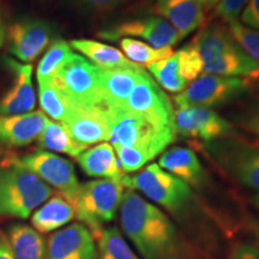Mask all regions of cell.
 <instances>
[{
  "label": "cell",
  "instance_id": "obj_1",
  "mask_svg": "<svg viewBox=\"0 0 259 259\" xmlns=\"http://www.w3.org/2000/svg\"><path fill=\"white\" fill-rule=\"evenodd\" d=\"M121 231L143 259H203L160 208L128 190L120 204Z\"/></svg>",
  "mask_w": 259,
  "mask_h": 259
},
{
  "label": "cell",
  "instance_id": "obj_2",
  "mask_svg": "<svg viewBox=\"0 0 259 259\" xmlns=\"http://www.w3.org/2000/svg\"><path fill=\"white\" fill-rule=\"evenodd\" d=\"M121 183L124 187L143 193L181 225L191 227L193 233L194 226L204 219L191 187L156 163L142 168L135 176H125Z\"/></svg>",
  "mask_w": 259,
  "mask_h": 259
},
{
  "label": "cell",
  "instance_id": "obj_3",
  "mask_svg": "<svg viewBox=\"0 0 259 259\" xmlns=\"http://www.w3.org/2000/svg\"><path fill=\"white\" fill-rule=\"evenodd\" d=\"M191 44L203 61V72L223 77H248L257 80L258 66L229 34L227 25L203 27Z\"/></svg>",
  "mask_w": 259,
  "mask_h": 259
},
{
  "label": "cell",
  "instance_id": "obj_4",
  "mask_svg": "<svg viewBox=\"0 0 259 259\" xmlns=\"http://www.w3.org/2000/svg\"><path fill=\"white\" fill-rule=\"evenodd\" d=\"M53 189L10 157L0 163V216L28 219Z\"/></svg>",
  "mask_w": 259,
  "mask_h": 259
},
{
  "label": "cell",
  "instance_id": "obj_5",
  "mask_svg": "<svg viewBox=\"0 0 259 259\" xmlns=\"http://www.w3.org/2000/svg\"><path fill=\"white\" fill-rule=\"evenodd\" d=\"M124 185L119 181L99 179L80 185L74 200L77 220L99 239L105 226L115 219L124 197Z\"/></svg>",
  "mask_w": 259,
  "mask_h": 259
},
{
  "label": "cell",
  "instance_id": "obj_6",
  "mask_svg": "<svg viewBox=\"0 0 259 259\" xmlns=\"http://www.w3.org/2000/svg\"><path fill=\"white\" fill-rule=\"evenodd\" d=\"M112 147L135 148L150 156L151 160L166 150L176 139V131L158 128L137 115L127 112L111 113Z\"/></svg>",
  "mask_w": 259,
  "mask_h": 259
},
{
  "label": "cell",
  "instance_id": "obj_7",
  "mask_svg": "<svg viewBox=\"0 0 259 259\" xmlns=\"http://www.w3.org/2000/svg\"><path fill=\"white\" fill-rule=\"evenodd\" d=\"M205 149L233 179L259 191V141L248 142L232 136L206 143Z\"/></svg>",
  "mask_w": 259,
  "mask_h": 259
},
{
  "label": "cell",
  "instance_id": "obj_8",
  "mask_svg": "<svg viewBox=\"0 0 259 259\" xmlns=\"http://www.w3.org/2000/svg\"><path fill=\"white\" fill-rule=\"evenodd\" d=\"M52 80L73 107L103 106L100 69L83 56L71 54Z\"/></svg>",
  "mask_w": 259,
  "mask_h": 259
},
{
  "label": "cell",
  "instance_id": "obj_9",
  "mask_svg": "<svg viewBox=\"0 0 259 259\" xmlns=\"http://www.w3.org/2000/svg\"><path fill=\"white\" fill-rule=\"evenodd\" d=\"M35 106L32 65L10 57L0 58V115L29 113Z\"/></svg>",
  "mask_w": 259,
  "mask_h": 259
},
{
  "label": "cell",
  "instance_id": "obj_10",
  "mask_svg": "<svg viewBox=\"0 0 259 259\" xmlns=\"http://www.w3.org/2000/svg\"><path fill=\"white\" fill-rule=\"evenodd\" d=\"M250 89V80L239 77L218 74H200L192 84L174 97L178 107L199 106L211 108L222 106L245 95Z\"/></svg>",
  "mask_w": 259,
  "mask_h": 259
},
{
  "label": "cell",
  "instance_id": "obj_11",
  "mask_svg": "<svg viewBox=\"0 0 259 259\" xmlns=\"http://www.w3.org/2000/svg\"><path fill=\"white\" fill-rule=\"evenodd\" d=\"M12 160L34 173L52 189L59 191V194L69 202L74 203L79 192L80 184L73 164L69 160L46 150L32 151L12 157Z\"/></svg>",
  "mask_w": 259,
  "mask_h": 259
},
{
  "label": "cell",
  "instance_id": "obj_12",
  "mask_svg": "<svg viewBox=\"0 0 259 259\" xmlns=\"http://www.w3.org/2000/svg\"><path fill=\"white\" fill-rule=\"evenodd\" d=\"M124 112L137 115L158 128L176 131L174 111L169 100L145 71L141 73L130 94Z\"/></svg>",
  "mask_w": 259,
  "mask_h": 259
},
{
  "label": "cell",
  "instance_id": "obj_13",
  "mask_svg": "<svg viewBox=\"0 0 259 259\" xmlns=\"http://www.w3.org/2000/svg\"><path fill=\"white\" fill-rule=\"evenodd\" d=\"M176 134L211 143L236 135L235 127L212 109L199 106L178 107L174 112Z\"/></svg>",
  "mask_w": 259,
  "mask_h": 259
},
{
  "label": "cell",
  "instance_id": "obj_14",
  "mask_svg": "<svg viewBox=\"0 0 259 259\" xmlns=\"http://www.w3.org/2000/svg\"><path fill=\"white\" fill-rule=\"evenodd\" d=\"M53 27L40 18L24 17L9 24V52L23 64H32L47 50L53 38Z\"/></svg>",
  "mask_w": 259,
  "mask_h": 259
},
{
  "label": "cell",
  "instance_id": "obj_15",
  "mask_svg": "<svg viewBox=\"0 0 259 259\" xmlns=\"http://www.w3.org/2000/svg\"><path fill=\"white\" fill-rule=\"evenodd\" d=\"M99 36L109 41L120 40L122 37H139L156 48L171 47L181 41L178 31L166 19L158 16L130 19L99 32Z\"/></svg>",
  "mask_w": 259,
  "mask_h": 259
},
{
  "label": "cell",
  "instance_id": "obj_16",
  "mask_svg": "<svg viewBox=\"0 0 259 259\" xmlns=\"http://www.w3.org/2000/svg\"><path fill=\"white\" fill-rule=\"evenodd\" d=\"M61 124L74 143L84 148L109 141L111 136V114L103 106L74 107Z\"/></svg>",
  "mask_w": 259,
  "mask_h": 259
},
{
  "label": "cell",
  "instance_id": "obj_17",
  "mask_svg": "<svg viewBox=\"0 0 259 259\" xmlns=\"http://www.w3.org/2000/svg\"><path fill=\"white\" fill-rule=\"evenodd\" d=\"M46 259H97V246L92 232L82 223L54 232L47 241Z\"/></svg>",
  "mask_w": 259,
  "mask_h": 259
},
{
  "label": "cell",
  "instance_id": "obj_18",
  "mask_svg": "<svg viewBox=\"0 0 259 259\" xmlns=\"http://www.w3.org/2000/svg\"><path fill=\"white\" fill-rule=\"evenodd\" d=\"M47 121L42 111L0 115V145L8 149L27 147L37 141Z\"/></svg>",
  "mask_w": 259,
  "mask_h": 259
},
{
  "label": "cell",
  "instance_id": "obj_19",
  "mask_svg": "<svg viewBox=\"0 0 259 259\" xmlns=\"http://www.w3.org/2000/svg\"><path fill=\"white\" fill-rule=\"evenodd\" d=\"M143 71L138 65L119 69H100L102 105L108 112L120 113L125 111L130 94Z\"/></svg>",
  "mask_w": 259,
  "mask_h": 259
},
{
  "label": "cell",
  "instance_id": "obj_20",
  "mask_svg": "<svg viewBox=\"0 0 259 259\" xmlns=\"http://www.w3.org/2000/svg\"><path fill=\"white\" fill-rule=\"evenodd\" d=\"M154 11L176 29L181 40L202 27L205 21L202 0H156Z\"/></svg>",
  "mask_w": 259,
  "mask_h": 259
},
{
  "label": "cell",
  "instance_id": "obj_21",
  "mask_svg": "<svg viewBox=\"0 0 259 259\" xmlns=\"http://www.w3.org/2000/svg\"><path fill=\"white\" fill-rule=\"evenodd\" d=\"M158 166L193 189H203L209 183L199 158L191 149L176 147L164 151L158 160Z\"/></svg>",
  "mask_w": 259,
  "mask_h": 259
},
{
  "label": "cell",
  "instance_id": "obj_22",
  "mask_svg": "<svg viewBox=\"0 0 259 259\" xmlns=\"http://www.w3.org/2000/svg\"><path fill=\"white\" fill-rule=\"evenodd\" d=\"M77 161L82 170L89 177L119 183H121L125 177L112 144L101 143L87 149L77 157Z\"/></svg>",
  "mask_w": 259,
  "mask_h": 259
},
{
  "label": "cell",
  "instance_id": "obj_23",
  "mask_svg": "<svg viewBox=\"0 0 259 259\" xmlns=\"http://www.w3.org/2000/svg\"><path fill=\"white\" fill-rule=\"evenodd\" d=\"M76 218L73 204L61 194L46 200L31 215V225L41 234L57 232Z\"/></svg>",
  "mask_w": 259,
  "mask_h": 259
},
{
  "label": "cell",
  "instance_id": "obj_24",
  "mask_svg": "<svg viewBox=\"0 0 259 259\" xmlns=\"http://www.w3.org/2000/svg\"><path fill=\"white\" fill-rule=\"evenodd\" d=\"M5 235L15 259H46L47 240L32 226L15 223Z\"/></svg>",
  "mask_w": 259,
  "mask_h": 259
},
{
  "label": "cell",
  "instance_id": "obj_25",
  "mask_svg": "<svg viewBox=\"0 0 259 259\" xmlns=\"http://www.w3.org/2000/svg\"><path fill=\"white\" fill-rule=\"evenodd\" d=\"M70 46L83 54L85 59H89L90 63L99 69H119V67H130L136 65L130 61L118 48L95 40H88V38L72 40L70 42Z\"/></svg>",
  "mask_w": 259,
  "mask_h": 259
},
{
  "label": "cell",
  "instance_id": "obj_26",
  "mask_svg": "<svg viewBox=\"0 0 259 259\" xmlns=\"http://www.w3.org/2000/svg\"><path fill=\"white\" fill-rule=\"evenodd\" d=\"M37 145L45 150L56 151L74 158L87 150V148L74 143L63 124L52 120L47 121L44 131L37 138Z\"/></svg>",
  "mask_w": 259,
  "mask_h": 259
},
{
  "label": "cell",
  "instance_id": "obj_27",
  "mask_svg": "<svg viewBox=\"0 0 259 259\" xmlns=\"http://www.w3.org/2000/svg\"><path fill=\"white\" fill-rule=\"evenodd\" d=\"M38 101L42 112L54 120L64 122L71 114L74 107L63 95L52 79L37 80Z\"/></svg>",
  "mask_w": 259,
  "mask_h": 259
},
{
  "label": "cell",
  "instance_id": "obj_28",
  "mask_svg": "<svg viewBox=\"0 0 259 259\" xmlns=\"http://www.w3.org/2000/svg\"><path fill=\"white\" fill-rule=\"evenodd\" d=\"M97 259H141L126 242L118 227H108L97 239Z\"/></svg>",
  "mask_w": 259,
  "mask_h": 259
},
{
  "label": "cell",
  "instance_id": "obj_29",
  "mask_svg": "<svg viewBox=\"0 0 259 259\" xmlns=\"http://www.w3.org/2000/svg\"><path fill=\"white\" fill-rule=\"evenodd\" d=\"M120 47L124 56L138 66L139 65L149 66V65L166 59V58L174 54L171 47L156 48L147 44V42L131 37L120 38Z\"/></svg>",
  "mask_w": 259,
  "mask_h": 259
},
{
  "label": "cell",
  "instance_id": "obj_30",
  "mask_svg": "<svg viewBox=\"0 0 259 259\" xmlns=\"http://www.w3.org/2000/svg\"><path fill=\"white\" fill-rule=\"evenodd\" d=\"M148 70L150 71V73H153L162 88L167 90L168 93H181L189 84L180 74L179 59H178L177 53L166 59L149 65Z\"/></svg>",
  "mask_w": 259,
  "mask_h": 259
},
{
  "label": "cell",
  "instance_id": "obj_31",
  "mask_svg": "<svg viewBox=\"0 0 259 259\" xmlns=\"http://www.w3.org/2000/svg\"><path fill=\"white\" fill-rule=\"evenodd\" d=\"M73 52L71 51V46L69 42L56 38L52 41V44L48 46L46 53L38 61L36 77L37 80L52 79L57 71L60 69V66L66 61Z\"/></svg>",
  "mask_w": 259,
  "mask_h": 259
},
{
  "label": "cell",
  "instance_id": "obj_32",
  "mask_svg": "<svg viewBox=\"0 0 259 259\" xmlns=\"http://www.w3.org/2000/svg\"><path fill=\"white\" fill-rule=\"evenodd\" d=\"M227 28H228L232 37L236 41V44L245 51V53L258 66L257 80H259V30L246 27L238 19L228 22Z\"/></svg>",
  "mask_w": 259,
  "mask_h": 259
},
{
  "label": "cell",
  "instance_id": "obj_33",
  "mask_svg": "<svg viewBox=\"0 0 259 259\" xmlns=\"http://www.w3.org/2000/svg\"><path fill=\"white\" fill-rule=\"evenodd\" d=\"M178 59H179V71L181 77L187 83L193 82L203 72V61L200 59L198 52L192 44L183 47L179 52H177Z\"/></svg>",
  "mask_w": 259,
  "mask_h": 259
},
{
  "label": "cell",
  "instance_id": "obj_34",
  "mask_svg": "<svg viewBox=\"0 0 259 259\" xmlns=\"http://www.w3.org/2000/svg\"><path fill=\"white\" fill-rule=\"evenodd\" d=\"M113 148H114V151L118 155L119 163H120L124 173H135V171L141 170L148 162L153 161L150 156H148L147 154L138 150V149L126 147Z\"/></svg>",
  "mask_w": 259,
  "mask_h": 259
},
{
  "label": "cell",
  "instance_id": "obj_35",
  "mask_svg": "<svg viewBox=\"0 0 259 259\" xmlns=\"http://www.w3.org/2000/svg\"><path fill=\"white\" fill-rule=\"evenodd\" d=\"M65 2L73 8L89 14H107L127 4L131 0H65Z\"/></svg>",
  "mask_w": 259,
  "mask_h": 259
},
{
  "label": "cell",
  "instance_id": "obj_36",
  "mask_svg": "<svg viewBox=\"0 0 259 259\" xmlns=\"http://www.w3.org/2000/svg\"><path fill=\"white\" fill-rule=\"evenodd\" d=\"M239 127L259 138V101L252 102L235 115Z\"/></svg>",
  "mask_w": 259,
  "mask_h": 259
},
{
  "label": "cell",
  "instance_id": "obj_37",
  "mask_svg": "<svg viewBox=\"0 0 259 259\" xmlns=\"http://www.w3.org/2000/svg\"><path fill=\"white\" fill-rule=\"evenodd\" d=\"M247 0H220L215 8V16L223 22L236 21L244 10Z\"/></svg>",
  "mask_w": 259,
  "mask_h": 259
},
{
  "label": "cell",
  "instance_id": "obj_38",
  "mask_svg": "<svg viewBox=\"0 0 259 259\" xmlns=\"http://www.w3.org/2000/svg\"><path fill=\"white\" fill-rule=\"evenodd\" d=\"M241 23L259 30V0H247L241 15Z\"/></svg>",
  "mask_w": 259,
  "mask_h": 259
},
{
  "label": "cell",
  "instance_id": "obj_39",
  "mask_svg": "<svg viewBox=\"0 0 259 259\" xmlns=\"http://www.w3.org/2000/svg\"><path fill=\"white\" fill-rule=\"evenodd\" d=\"M228 259H259V250L250 242H239L231 250Z\"/></svg>",
  "mask_w": 259,
  "mask_h": 259
},
{
  "label": "cell",
  "instance_id": "obj_40",
  "mask_svg": "<svg viewBox=\"0 0 259 259\" xmlns=\"http://www.w3.org/2000/svg\"><path fill=\"white\" fill-rule=\"evenodd\" d=\"M9 17L6 8L0 2V48L6 44V35L9 28Z\"/></svg>",
  "mask_w": 259,
  "mask_h": 259
},
{
  "label": "cell",
  "instance_id": "obj_41",
  "mask_svg": "<svg viewBox=\"0 0 259 259\" xmlns=\"http://www.w3.org/2000/svg\"><path fill=\"white\" fill-rule=\"evenodd\" d=\"M0 259H15L4 232H0Z\"/></svg>",
  "mask_w": 259,
  "mask_h": 259
},
{
  "label": "cell",
  "instance_id": "obj_42",
  "mask_svg": "<svg viewBox=\"0 0 259 259\" xmlns=\"http://www.w3.org/2000/svg\"><path fill=\"white\" fill-rule=\"evenodd\" d=\"M248 228L253 234L254 239H255V246L258 247L259 250V219H250L248 220Z\"/></svg>",
  "mask_w": 259,
  "mask_h": 259
},
{
  "label": "cell",
  "instance_id": "obj_43",
  "mask_svg": "<svg viewBox=\"0 0 259 259\" xmlns=\"http://www.w3.org/2000/svg\"><path fill=\"white\" fill-rule=\"evenodd\" d=\"M219 2L220 0H202V4L204 6V9H205V11H208V10L216 8V5L219 4Z\"/></svg>",
  "mask_w": 259,
  "mask_h": 259
},
{
  "label": "cell",
  "instance_id": "obj_44",
  "mask_svg": "<svg viewBox=\"0 0 259 259\" xmlns=\"http://www.w3.org/2000/svg\"><path fill=\"white\" fill-rule=\"evenodd\" d=\"M254 203H255V205H257L259 208V193L255 194V196H254Z\"/></svg>",
  "mask_w": 259,
  "mask_h": 259
}]
</instances>
